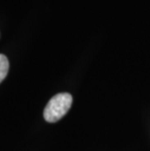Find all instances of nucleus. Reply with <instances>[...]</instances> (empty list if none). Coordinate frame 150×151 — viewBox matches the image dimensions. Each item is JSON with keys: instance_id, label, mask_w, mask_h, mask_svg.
Wrapping results in <instances>:
<instances>
[{"instance_id": "f03ea898", "label": "nucleus", "mask_w": 150, "mask_h": 151, "mask_svg": "<svg viewBox=\"0 0 150 151\" xmlns=\"http://www.w3.org/2000/svg\"><path fill=\"white\" fill-rule=\"evenodd\" d=\"M9 71V60L4 55L0 54V83L5 79Z\"/></svg>"}, {"instance_id": "f257e3e1", "label": "nucleus", "mask_w": 150, "mask_h": 151, "mask_svg": "<svg viewBox=\"0 0 150 151\" xmlns=\"http://www.w3.org/2000/svg\"><path fill=\"white\" fill-rule=\"evenodd\" d=\"M71 104L72 96L68 93H60L54 96L44 109V118L47 122L55 123L67 113Z\"/></svg>"}]
</instances>
